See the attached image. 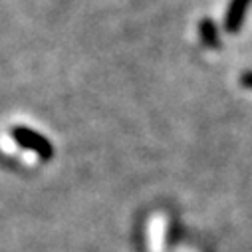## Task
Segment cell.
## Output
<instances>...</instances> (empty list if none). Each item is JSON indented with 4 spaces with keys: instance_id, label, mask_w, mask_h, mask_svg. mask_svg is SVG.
<instances>
[{
    "instance_id": "cell-1",
    "label": "cell",
    "mask_w": 252,
    "mask_h": 252,
    "mask_svg": "<svg viewBox=\"0 0 252 252\" xmlns=\"http://www.w3.org/2000/svg\"><path fill=\"white\" fill-rule=\"evenodd\" d=\"M250 4H252V0H228V6H226V12H224V28L228 32H238L240 30Z\"/></svg>"
},
{
    "instance_id": "cell-2",
    "label": "cell",
    "mask_w": 252,
    "mask_h": 252,
    "mask_svg": "<svg viewBox=\"0 0 252 252\" xmlns=\"http://www.w3.org/2000/svg\"><path fill=\"white\" fill-rule=\"evenodd\" d=\"M199 32H201V38H203L205 44H209V46H219V28H217V24H215L211 18L201 20Z\"/></svg>"
}]
</instances>
